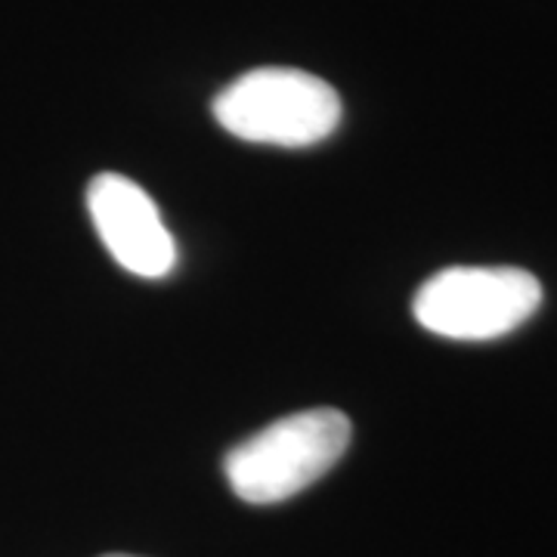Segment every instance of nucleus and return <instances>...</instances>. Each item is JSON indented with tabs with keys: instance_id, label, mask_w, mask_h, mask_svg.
Listing matches in <instances>:
<instances>
[{
	"instance_id": "f257e3e1",
	"label": "nucleus",
	"mask_w": 557,
	"mask_h": 557,
	"mask_svg": "<svg viewBox=\"0 0 557 557\" xmlns=\"http://www.w3.org/2000/svg\"><path fill=\"white\" fill-rule=\"evenodd\" d=\"M354 437L341 409H307L267 424L223 461L233 493L248 505H276L325 478Z\"/></svg>"
},
{
	"instance_id": "f03ea898",
	"label": "nucleus",
	"mask_w": 557,
	"mask_h": 557,
	"mask_svg": "<svg viewBox=\"0 0 557 557\" xmlns=\"http://www.w3.org/2000/svg\"><path fill=\"white\" fill-rule=\"evenodd\" d=\"M211 109L226 134L282 149L317 146L341 121V97L329 81L278 65L245 72L220 90Z\"/></svg>"
},
{
	"instance_id": "7ed1b4c3",
	"label": "nucleus",
	"mask_w": 557,
	"mask_h": 557,
	"mask_svg": "<svg viewBox=\"0 0 557 557\" xmlns=\"http://www.w3.org/2000/svg\"><path fill=\"white\" fill-rule=\"evenodd\" d=\"M542 304V285L520 267H449L416 292L421 329L453 341H493L520 329Z\"/></svg>"
},
{
	"instance_id": "20e7f679",
	"label": "nucleus",
	"mask_w": 557,
	"mask_h": 557,
	"mask_svg": "<svg viewBox=\"0 0 557 557\" xmlns=\"http://www.w3.org/2000/svg\"><path fill=\"white\" fill-rule=\"evenodd\" d=\"M87 211L109 255L127 273L161 278L177 267V245L149 193L124 174H97L87 186Z\"/></svg>"
},
{
	"instance_id": "39448f33",
	"label": "nucleus",
	"mask_w": 557,
	"mask_h": 557,
	"mask_svg": "<svg viewBox=\"0 0 557 557\" xmlns=\"http://www.w3.org/2000/svg\"><path fill=\"white\" fill-rule=\"evenodd\" d=\"M102 557H134V555H102Z\"/></svg>"
}]
</instances>
